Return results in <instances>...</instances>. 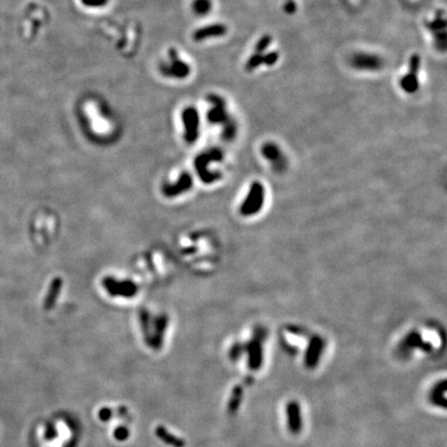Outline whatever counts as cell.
Instances as JSON below:
<instances>
[{"mask_svg":"<svg viewBox=\"0 0 447 447\" xmlns=\"http://www.w3.org/2000/svg\"><path fill=\"white\" fill-rule=\"evenodd\" d=\"M279 58H280V55L276 51L267 52L266 54L263 55V64L266 66L274 65L277 62H279Z\"/></svg>","mask_w":447,"mask_h":447,"instance_id":"11","label":"cell"},{"mask_svg":"<svg viewBox=\"0 0 447 447\" xmlns=\"http://www.w3.org/2000/svg\"><path fill=\"white\" fill-rule=\"evenodd\" d=\"M227 31L228 28L225 24L213 23L196 29L192 33V40L196 42H203L209 39L222 38V36L226 35Z\"/></svg>","mask_w":447,"mask_h":447,"instance_id":"6","label":"cell"},{"mask_svg":"<svg viewBox=\"0 0 447 447\" xmlns=\"http://www.w3.org/2000/svg\"><path fill=\"white\" fill-rule=\"evenodd\" d=\"M350 64L360 71H377L383 67V59L374 53L357 52L350 58Z\"/></svg>","mask_w":447,"mask_h":447,"instance_id":"4","label":"cell"},{"mask_svg":"<svg viewBox=\"0 0 447 447\" xmlns=\"http://www.w3.org/2000/svg\"><path fill=\"white\" fill-rule=\"evenodd\" d=\"M192 9L198 17H204L208 15L212 9L211 0H194L192 3Z\"/></svg>","mask_w":447,"mask_h":447,"instance_id":"8","label":"cell"},{"mask_svg":"<svg viewBox=\"0 0 447 447\" xmlns=\"http://www.w3.org/2000/svg\"><path fill=\"white\" fill-rule=\"evenodd\" d=\"M181 122L185 128V139L188 143L195 142L199 136L200 115L195 107H186L181 112Z\"/></svg>","mask_w":447,"mask_h":447,"instance_id":"3","label":"cell"},{"mask_svg":"<svg viewBox=\"0 0 447 447\" xmlns=\"http://www.w3.org/2000/svg\"><path fill=\"white\" fill-rule=\"evenodd\" d=\"M81 3L86 7H103L107 5L109 0H80Z\"/></svg>","mask_w":447,"mask_h":447,"instance_id":"12","label":"cell"},{"mask_svg":"<svg viewBox=\"0 0 447 447\" xmlns=\"http://www.w3.org/2000/svg\"><path fill=\"white\" fill-rule=\"evenodd\" d=\"M263 64V54L255 53L254 52L247 60L246 63V70L247 71H253L260 67V65Z\"/></svg>","mask_w":447,"mask_h":447,"instance_id":"9","label":"cell"},{"mask_svg":"<svg viewBox=\"0 0 447 447\" xmlns=\"http://www.w3.org/2000/svg\"><path fill=\"white\" fill-rule=\"evenodd\" d=\"M207 101L211 104V108L207 112V119L211 124H225L230 118L226 109V102L222 96L211 93L207 96Z\"/></svg>","mask_w":447,"mask_h":447,"instance_id":"5","label":"cell"},{"mask_svg":"<svg viewBox=\"0 0 447 447\" xmlns=\"http://www.w3.org/2000/svg\"><path fill=\"white\" fill-rule=\"evenodd\" d=\"M285 10L288 14H294L296 11V3L293 0H288L285 4Z\"/></svg>","mask_w":447,"mask_h":447,"instance_id":"13","label":"cell"},{"mask_svg":"<svg viewBox=\"0 0 447 447\" xmlns=\"http://www.w3.org/2000/svg\"><path fill=\"white\" fill-rule=\"evenodd\" d=\"M169 63H163L160 64V72L166 77L175 80H185L192 72L191 65L179 57L178 51L175 48H170L168 52Z\"/></svg>","mask_w":447,"mask_h":447,"instance_id":"1","label":"cell"},{"mask_svg":"<svg viewBox=\"0 0 447 447\" xmlns=\"http://www.w3.org/2000/svg\"><path fill=\"white\" fill-rule=\"evenodd\" d=\"M420 56L413 54L409 60V70L400 80V87L408 94H414L419 89L418 71L420 68Z\"/></svg>","mask_w":447,"mask_h":447,"instance_id":"2","label":"cell"},{"mask_svg":"<svg viewBox=\"0 0 447 447\" xmlns=\"http://www.w3.org/2000/svg\"><path fill=\"white\" fill-rule=\"evenodd\" d=\"M271 42H272V36L270 34L262 35L261 38L257 41V43L255 45V48H254V50H255V53L263 54L265 51L268 49Z\"/></svg>","mask_w":447,"mask_h":447,"instance_id":"10","label":"cell"},{"mask_svg":"<svg viewBox=\"0 0 447 447\" xmlns=\"http://www.w3.org/2000/svg\"><path fill=\"white\" fill-rule=\"evenodd\" d=\"M443 10H439V15L433 21L427 23V28L434 34L435 41L440 49L444 50L446 48V20L441 16Z\"/></svg>","mask_w":447,"mask_h":447,"instance_id":"7","label":"cell"}]
</instances>
